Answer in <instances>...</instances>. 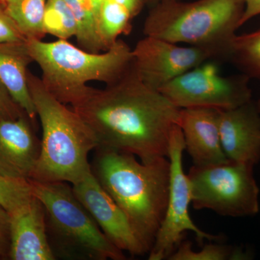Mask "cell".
Segmentation results:
<instances>
[{
  "instance_id": "6da1fadb",
  "label": "cell",
  "mask_w": 260,
  "mask_h": 260,
  "mask_svg": "<svg viewBox=\"0 0 260 260\" xmlns=\"http://www.w3.org/2000/svg\"><path fill=\"white\" fill-rule=\"evenodd\" d=\"M93 132L99 148L133 154L148 162L168 157L181 109L145 85L133 67L104 89L92 88L72 107Z\"/></svg>"
},
{
  "instance_id": "7a4b0ae2",
  "label": "cell",
  "mask_w": 260,
  "mask_h": 260,
  "mask_svg": "<svg viewBox=\"0 0 260 260\" xmlns=\"http://www.w3.org/2000/svg\"><path fill=\"white\" fill-rule=\"evenodd\" d=\"M95 150L92 173L122 210L149 253L167 210L170 184L169 158L143 162L133 154L106 148Z\"/></svg>"
},
{
  "instance_id": "3957f363",
  "label": "cell",
  "mask_w": 260,
  "mask_h": 260,
  "mask_svg": "<svg viewBox=\"0 0 260 260\" xmlns=\"http://www.w3.org/2000/svg\"><path fill=\"white\" fill-rule=\"evenodd\" d=\"M29 90L42 127L40 154L30 180L76 184L91 172L89 153L99 148L88 124L28 73Z\"/></svg>"
},
{
  "instance_id": "277c9868",
  "label": "cell",
  "mask_w": 260,
  "mask_h": 260,
  "mask_svg": "<svg viewBox=\"0 0 260 260\" xmlns=\"http://www.w3.org/2000/svg\"><path fill=\"white\" fill-rule=\"evenodd\" d=\"M26 46L32 61L42 70L41 79L48 91L72 107L90 93L89 82L109 85L120 79L133 64V49L121 39L103 53L89 52L64 39L45 42L28 39Z\"/></svg>"
},
{
  "instance_id": "5b68a950",
  "label": "cell",
  "mask_w": 260,
  "mask_h": 260,
  "mask_svg": "<svg viewBox=\"0 0 260 260\" xmlns=\"http://www.w3.org/2000/svg\"><path fill=\"white\" fill-rule=\"evenodd\" d=\"M244 0H164L149 12L143 25L147 37L186 44L228 59L241 27Z\"/></svg>"
},
{
  "instance_id": "8992f818",
  "label": "cell",
  "mask_w": 260,
  "mask_h": 260,
  "mask_svg": "<svg viewBox=\"0 0 260 260\" xmlns=\"http://www.w3.org/2000/svg\"><path fill=\"white\" fill-rule=\"evenodd\" d=\"M29 181L32 194L45 208L48 237L55 257L126 259L124 251L106 237L69 183Z\"/></svg>"
},
{
  "instance_id": "52a82bcc",
  "label": "cell",
  "mask_w": 260,
  "mask_h": 260,
  "mask_svg": "<svg viewBox=\"0 0 260 260\" xmlns=\"http://www.w3.org/2000/svg\"><path fill=\"white\" fill-rule=\"evenodd\" d=\"M253 169L249 164L231 160L210 167L193 165L187 174L193 208L234 218L256 215L259 189Z\"/></svg>"
},
{
  "instance_id": "ba28073f",
  "label": "cell",
  "mask_w": 260,
  "mask_h": 260,
  "mask_svg": "<svg viewBox=\"0 0 260 260\" xmlns=\"http://www.w3.org/2000/svg\"><path fill=\"white\" fill-rule=\"evenodd\" d=\"M210 59L195 67L158 90L179 109L207 108L225 110L251 100L246 75L223 76L218 65Z\"/></svg>"
},
{
  "instance_id": "9c48e42d",
  "label": "cell",
  "mask_w": 260,
  "mask_h": 260,
  "mask_svg": "<svg viewBox=\"0 0 260 260\" xmlns=\"http://www.w3.org/2000/svg\"><path fill=\"white\" fill-rule=\"evenodd\" d=\"M185 150L184 137L179 126L172 130L169 140L168 158L170 161V184L165 215L149 251L150 260L169 259L181 244L184 233L192 232L200 242L204 239L219 241L221 236L203 232L195 225L189 213L191 203L190 182L183 169V153Z\"/></svg>"
},
{
  "instance_id": "30bf717a",
  "label": "cell",
  "mask_w": 260,
  "mask_h": 260,
  "mask_svg": "<svg viewBox=\"0 0 260 260\" xmlns=\"http://www.w3.org/2000/svg\"><path fill=\"white\" fill-rule=\"evenodd\" d=\"M133 56L137 74L145 85L156 90L202 63L215 59L210 51L201 48L181 47L147 36L137 43Z\"/></svg>"
},
{
  "instance_id": "8fae6325",
  "label": "cell",
  "mask_w": 260,
  "mask_h": 260,
  "mask_svg": "<svg viewBox=\"0 0 260 260\" xmlns=\"http://www.w3.org/2000/svg\"><path fill=\"white\" fill-rule=\"evenodd\" d=\"M72 186L75 196L114 246L133 256L147 253L125 215L99 184L92 171Z\"/></svg>"
},
{
  "instance_id": "7c38bea8",
  "label": "cell",
  "mask_w": 260,
  "mask_h": 260,
  "mask_svg": "<svg viewBox=\"0 0 260 260\" xmlns=\"http://www.w3.org/2000/svg\"><path fill=\"white\" fill-rule=\"evenodd\" d=\"M222 148L231 161L254 166L260 160V113L252 100L234 109L218 110Z\"/></svg>"
},
{
  "instance_id": "4fadbf2b",
  "label": "cell",
  "mask_w": 260,
  "mask_h": 260,
  "mask_svg": "<svg viewBox=\"0 0 260 260\" xmlns=\"http://www.w3.org/2000/svg\"><path fill=\"white\" fill-rule=\"evenodd\" d=\"M9 214L10 259H56L48 237L45 208L40 200L32 194Z\"/></svg>"
},
{
  "instance_id": "5bb4252c",
  "label": "cell",
  "mask_w": 260,
  "mask_h": 260,
  "mask_svg": "<svg viewBox=\"0 0 260 260\" xmlns=\"http://www.w3.org/2000/svg\"><path fill=\"white\" fill-rule=\"evenodd\" d=\"M30 122L27 115L0 120L1 175L30 180L41 148V143L34 134Z\"/></svg>"
},
{
  "instance_id": "9a60e30c",
  "label": "cell",
  "mask_w": 260,
  "mask_h": 260,
  "mask_svg": "<svg viewBox=\"0 0 260 260\" xmlns=\"http://www.w3.org/2000/svg\"><path fill=\"white\" fill-rule=\"evenodd\" d=\"M218 116L216 109H181L178 126L194 166L210 167L230 161L222 148Z\"/></svg>"
},
{
  "instance_id": "2e32d148",
  "label": "cell",
  "mask_w": 260,
  "mask_h": 260,
  "mask_svg": "<svg viewBox=\"0 0 260 260\" xmlns=\"http://www.w3.org/2000/svg\"><path fill=\"white\" fill-rule=\"evenodd\" d=\"M32 61L26 42L0 44V82L34 124L37 114L29 90L27 70Z\"/></svg>"
},
{
  "instance_id": "e0dca14e",
  "label": "cell",
  "mask_w": 260,
  "mask_h": 260,
  "mask_svg": "<svg viewBox=\"0 0 260 260\" xmlns=\"http://www.w3.org/2000/svg\"><path fill=\"white\" fill-rule=\"evenodd\" d=\"M47 0H2L6 13L27 39H42L46 35L44 17Z\"/></svg>"
},
{
  "instance_id": "ac0fdd59",
  "label": "cell",
  "mask_w": 260,
  "mask_h": 260,
  "mask_svg": "<svg viewBox=\"0 0 260 260\" xmlns=\"http://www.w3.org/2000/svg\"><path fill=\"white\" fill-rule=\"evenodd\" d=\"M74 15L78 44L84 50L92 53L107 51L98 26L97 15L87 0H64Z\"/></svg>"
},
{
  "instance_id": "d6986e66",
  "label": "cell",
  "mask_w": 260,
  "mask_h": 260,
  "mask_svg": "<svg viewBox=\"0 0 260 260\" xmlns=\"http://www.w3.org/2000/svg\"><path fill=\"white\" fill-rule=\"evenodd\" d=\"M242 74L260 80V28L254 31L236 35L229 57Z\"/></svg>"
},
{
  "instance_id": "ffe728a7",
  "label": "cell",
  "mask_w": 260,
  "mask_h": 260,
  "mask_svg": "<svg viewBox=\"0 0 260 260\" xmlns=\"http://www.w3.org/2000/svg\"><path fill=\"white\" fill-rule=\"evenodd\" d=\"M133 18L121 5L113 0H104L98 14V26L101 39L107 49L119 39V36L129 31Z\"/></svg>"
},
{
  "instance_id": "44dd1931",
  "label": "cell",
  "mask_w": 260,
  "mask_h": 260,
  "mask_svg": "<svg viewBox=\"0 0 260 260\" xmlns=\"http://www.w3.org/2000/svg\"><path fill=\"white\" fill-rule=\"evenodd\" d=\"M44 29L59 39L76 37L78 27L71 10L64 0H47L44 17Z\"/></svg>"
},
{
  "instance_id": "7402d4cb",
  "label": "cell",
  "mask_w": 260,
  "mask_h": 260,
  "mask_svg": "<svg viewBox=\"0 0 260 260\" xmlns=\"http://www.w3.org/2000/svg\"><path fill=\"white\" fill-rule=\"evenodd\" d=\"M245 255L242 251L233 249L230 246L217 244L205 245L200 251H194L190 242H184L179 244L170 260H226L243 259Z\"/></svg>"
},
{
  "instance_id": "603a6c76",
  "label": "cell",
  "mask_w": 260,
  "mask_h": 260,
  "mask_svg": "<svg viewBox=\"0 0 260 260\" xmlns=\"http://www.w3.org/2000/svg\"><path fill=\"white\" fill-rule=\"evenodd\" d=\"M32 196L30 181L11 179L0 174V205L8 213L28 202Z\"/></svg>"
},
{
  "instance_id": "cb8c5ba5",
  "label": "cell",
  "mask_w": 260,
  "mask_h": 260,
  "mask_svg": "<svg viewBox=\"0 0 260 260\" xmlns=\"http://www.w3.org/2000/svg\"><path fill=\"white\" fill-rule=\"evenodd\" d=\"M26 38L0 3V44L25 42Z\"/></svg>"
},
{
  "instance_id": "d4e9b609",
  "label": "cell",
  "mask_w": 260,
  "mask_h": 260,
  "mask_svg": "<svg viewBox=\"0 0 260 260\" xmlns=\"http://www.w3.org/2000/svg\"><path fill=\"white\" fill-rule=\"evenodd\" d=\"M23 115L27 114L14 102L9 92L0 82V120L15 119Z\"/></svg>"
},
{
  "instance_id": "484cf974",
  "label": "cell",
  "mask_w": 260,
  "mask_h": 260,
  "mask_svg": "<svg viewBox=\"0 0 260 260\" xmlns=\"http://www.w3.org/2000/svg\"><path fill=\"white\" fill-rule=\"evenodd\" d=\"M10 214L0 205V257L9 256Z\"/></svg>"
},
{
  "instance_id": "4316f807",
  "label": "cell",
  "mask_w": 260,
  "mask_h": 260,
  "mask_svg": "<svg viewBox=\"0 0 260 260\" xmlns=\"http://www.w3.org/2000/svg\"><path fill=\"white\" fill-rule=\"evenodd\" d=\"M244 2L245 9L241 20V26L254 17L260 15V0H244Z\"/></svg>"
},
{
  "instance_id": "83f0119b",
  "label": "cell",
  "mask_w": 260,
  "mask_h": 260,
  "mask_svg": "<svg viewBox=\"0 0 260 260\" xmlns=\"http://www.w3.org/2000/svg\"><path fill=\"white\" fill-rule=\"evenodd\" d=\"M125 8L133 17L136 16L147 3L152 0H113Z\"/></svg>"
},
{
  "instance_id": "f1b7e54d",
  "label": "cell",
  "mask_w": 260,
  "mask_h": 260,
  "mask_svg": "<svg viewBox=\"0 0 260 260\" xmlns=\"http://www.w3.org/2000/svg\"><path fill=\"white\" fill-rule=\"evenodd\" d=\"M89 4L92 7L94 11H95V14L97 15L99 14V9H100L101 5H102L104 0H87Z\"/></svg>"
},
{
  "instance_id": "f546056e",
  "label": "cell",
  "mask_w": 260,
  "mask_h": 260,
  "mask_svg": "<svg viewBox=\"0 0 260 260\" xmlns=\"http://www.w3.org/2000/svg\"><path fill=\"white\" fill-rule=\"evenodd\" d=\"M256 106H257L258 110H259V112L260 113V99H259V101H258V102H256Z\"/></svg>"
},
{
  "instance_id": "4dcf8cb0",
  "label": "cell",
  "mask_w": 260,
  "mask_h": 260,
  "mask_svg": "<svg viewBox=\"0 0 260 260\" xmlns=\"http://www.w3.org/2000/svg\"><path fill=\"white\" fill-rule=\"evenodd\" d=\"M164 1V0H152V2H153V3H158L159 2Z\"/></svg>"
},
{
  "instance_id": "1f68e13d",
  "label": "cell",
  "mask_w": 260,
  "mask_h": 260,
  "mask_svg": "<svg viewBox=\"0 0 260 260\" xmlns=\"http://www.w3.org/2000/svg\"><path fill=\"white\" fill-rule=\"evenodd\" d=\"M1 1H2V0H0V2H1Z\"/></svg>"
}]
</instances>
